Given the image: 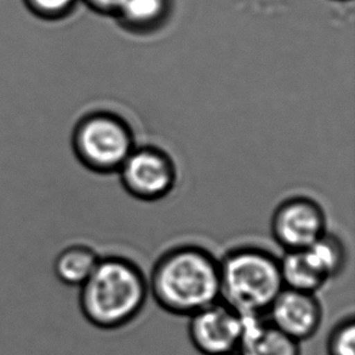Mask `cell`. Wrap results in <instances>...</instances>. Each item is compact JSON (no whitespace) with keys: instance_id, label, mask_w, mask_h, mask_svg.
Listing matches in <instances>:
<instances>
[{"instance_id":"obj_6","label":"cell","mask_w":355,"mask_h":355,"mask_svg":"<svg viewBox=\"0 0 355 355\" xmlns=\"http://www.w3.org/2000/svg\"><path fill=\"white\" fill-rule=\"evenodd\" d=\"M327 218L319 202L309 197H291L275 207L270 231L285 251L304 250L327 233Z\"/></svg>"},{"instance_id":"obj_7","label":"cell","mask_w":355,"mask_h":355,"mask_svg":"<svg viewBox=\"0 0 355 355\" xmlns=\"http://www.w3.org/2000/svg\"><path fill=\"white\" fill-rule=\"evenodd\" d=\"M244 317L218 300L189 317L188 335L202 355H230L238 351Z\"/></svg>"},{"instance_id":"obj_15","label":"cell","mask_w":355,"mask_h":355,"mask_svg":"<svg viewBox=\"0 0 355 355\" xmlns=\"http://www.w3.org/2000/svg\"><path fill=\"white\" fill-rule=\"evenodd\" d=\"M78 0H24L32 12L40 19H58L67 16Z\"/></svg>"},{"instance_id":"obj_9","label":"cell","mask_w":355,"mask_h":355,"mask_svg":"<svg viewBox=\"0 0 355 355\" xmlns=\"http://www.w3.org/2000/svg\"><path fill=\"white\" fill-rule=\"evenodd\" d=\"M239 355H301L300 342L284 334L263 317H244Z\"/></svg>"},{"instance_id":"obj_17","label":"cell","mask_w":355,"mask_h":355,"mask_svg":"<svg viewBox=\"0 0 355 355\" xmlns=\"http://www.w3.org/2000/svg\"><path fill=\"white\" fill-rule=\"evenodd\" d=\"M230 355H239L238 353H234V354H230Z\"/></svg>"},{"instance_id":"obj_2","label":"cell","mask_w":355,"mask_h":355,"mask_svg":"<svg viewBox=\"0 0 355 355\" xmlns=\"http://www.w3.org/2000/svg\"><path fill=\"white\" fill-rule=\"evenodd\" d=\"M79 288L83 317L101 330H116L134 322L149 296L144 270L123 256L101 257Z\"/></svg>"},{"instance_id":"obj_13","label":"cell","mask_w":355,"mask_h":355,"mask_svg":"<svg viewBox=\"0 0 355 355\" xmlns=\"http://www.w3.org/2000/svg\"><path fill=\"white\" fill-rule=\"evenodd\" d=\"M304 252L313 267L327 282L341 273L347 263V249L343 241L327 232L304 249Z\"/></svg>"},{"instance_id":"obj_5","label":"cell","mask_w":355,"mask_h":355,"mask_svg":"<svg viewBox=\"0 0 355 355\" xmlns=\"http://www.w3.org/2000/svg\"><path fill=\"white\" fill-rule=\"evenodd\" d=\"M125 192L141 202L163 200L178 183L173 157L157 146H136L118 171Z\"/></svg>"},{"instance_id":"obj_1","label":"cell","mask_w":355,"mask_h":355,"mask_svg":"<svg viewBox=\"0 0 355 355\" xmlns=\"http://www.w3.org/2000/svg\"><path fill=\"white\" fill-rule=\"evenodd\" d=\"M148 288L165 312L191 317L221 300L220 261L202 246L178 245L155 261Z\"/></svg>"},{"instance_id":"obj_14","label":"cell","mask_w":355,"mask_h":355,"mask_svg":"<svg viewBox=\"0 0 355 355\" xmlns=\"http://www.w3.org/2000/svg\"><path fill=\"white\" fill-rule=\"evenodd\" d=\"M327 349V355H355L354 318H346L332 329Z\"/></svg>"},{"instance_id":"obj_8","label":"cell","mask_w":355,"mask_h":355,"mask_svg":"<svg viewBox=\"0 0 355 355\" xmlns=\"http://www.w3.org/2000/svg\"><path fill=\"white\" fill-rule=\"evenodd\" d=\"M269 322L301 342L317 334L322 322V303L315 293L284 288L269 308Z\"/></svg>"},{"instance_id":"obj_16","label":"cell","mask_w":355,"mask_h":355,"mask_svg":"<svg viewBox=\"0 0 355 355\" xmlns=\"http://www.w3.org/2000/svg\"><path fill=\"white\" fill-rule=\"evenodd\" d=\"M123 1L124 0H84L89 8L105 15H116Z\"/></svg>"},{"instance_id":"obj_11","label":"cell","mask_w":355,"mask_h":355,"mask_svg":"<svg viewBox=\"0 0 355 355\" xmlns=\"http://www.w3.org/2000/svg\"><path fill=\"white\" fill-rule=\"evenodd\" d=\"M284 288L306 293H317L327 283V279L313 267L304 250L285 251L279 259Z\"/></svg>"},{"instance_id":"obj_4","label":"cell","mask_w":355,"mask_h":355,"mask_svg":"<svg viewBox=\"0 0 355 355\" xmlns=\"http://www.w3.org/2000/svg\"><path fill=\"white\" fill-rule=\"evenodd\" d=\"M135 147L132 126L116 112H89L73 129V153L97 175L118 173Z\"/></svg>"},{"instance_id":"obj_12","label":"cell","mask_w":355,"mask_h":355,"mask_svg":"<svg viewBox=\"0 0 355 355\" xmlns=\"http://www.w3.org/2000/svg\"><path fill=\"white\" fill-rule=\"evenodd\" d=\"M168 11L170 0H124L114 16L126 28L148 31L162 24Z\"/></svg>"},{"instance_id":"obj_3","label":"cell","mask_w":355,"mask_h":355,"mask_svg":"<svg viewBox=\"0 0 355 355\" xmlns=\"http://www.w3.org/2000/svg\"><path fill=\"white\" fill-rule=\"evenodd\" d=\"M221 301L243 317H263L284 288L278 257L257 246H240L220 259Z\"/></svg>"},{"instance_id":"obj_10","label":"cell","mask_w":355,"mask_h":355,"mask_svg":"<svg viewBox=\"0 0 355 355\" xmlns=\"http://www.w3.org/2000/svg\"><path fill=\"white\" fill-rule=\"evenodd\" d=\"M100 259L89 245H69L53 261V273L64 285L80 288L92 275Z\"/></svg>"}]
</instances>
